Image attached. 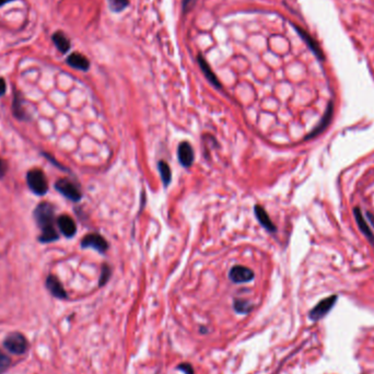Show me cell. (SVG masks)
Returning <instances> with one entry per match:
<instances>
[{
  "mask_svg": "<svg viewBox=\"0 0 374 374\" xmlns=\"http://www.w3.org/2000/svg\"><path fill=\"white\" fill-rule=\"evenodd\" d=\"M158 169H159L163 185L168 186L171 183V180H172V172H171L169 164L166 161H160L159 163H158Z\"/></svg>",
  "mask_w": 374,
  "mask_h": 374,
  "instance_id": "18",
  "label": "cell"
},
{
  "mask_svg": "<svg viewBox=\"0 0 374 374\" xmlns=\"http://www.w3.org/2000/svg\"><path fill=\"white\" fill-rule=\"evenodd\" d=\"M353 215H354V219H356V222L359 227L360 231L364 234V237L369 240L372 244H374V234L371 231L370 227L369 225H367L366 220L364 219L363 214H362V211H361V209L359 207H356L353 209Z\"/></svg>",
  "mask_w": 374,
  "mask_h": 374,
  "instance_id": "12",
  "label": "cell"
},
{
  "mask_svg": "<svg viewBox=\"0 0 374 374\" xmlns=\"http://www.w3.org/2000/svg\"><path fill=\"white\" fill-rule=\"evenodd\" d=\"M66 62L70 67L77 69V70L88 71L89 68H90V61L86 56L80 53H71L67 57Z\"/></svg>",
  "mask_w": 374,
  "mask_h": 374,
  "instance_id": "11",
  "label": "cell"
},
{
  "mask_svg": "<svg viewBox=\"0 0 374 374\" xmlns=\"http://www.w3.org/2000/svg\"><path fill=\"white\" fill-rule=\"evenodd\" d=\"M37 226L41 228L42 234L39 240L42 243L55 242L59 239V234L55 228V209L47 201L37 205L33 212Z\"/></svg>",
  "mask_w": 374,
  "mask_h": 374,
  "instance_id": "1",
  "label": "cell"
},
{
  "mask_svg": "<svg viewBox=\"0 0 374 374\" xmlns=\"http://www.w3.org/2000/svg\"><path fill=\"white\" fill-rule=\"evenodd\" d=\"M233 308H234V310H236L237 313L249 314L250 312H252V310H253V308H254V306H253V304L247 300L237 299V300H234Z\"/></svg>",
  "mask_w": 374,
  "mask_h": 374,
  "instance_id": "19",
  "label": "cell"
},
{
  "mask_svg": "<svg viewBox=\"0 0 374 374\" xmlns=\"http://www.w3.org/2000/svg\"><path fill=\"white\" fill-rule=\"evenodd\" d=\"M255 274L251 268H247L245 266L237 265L231 268L229 272L230 280L234 283H244L250 282L254 279Z\"/></svg>",
  "mask_w": 374,
  "mask_h": 374,
  "instance_id": "7",
  "label": "cell"
},
{
  "mask_svg": "<svg viewBox=\"0 0 374 374\" xmlns=\"http://www.w3.org/2000/svg\"><path fill=\"white\" fill-rule=\"evenodd\" d=\"M4 347L7 349L9 352L18 354V356H21V354L25 353V351L28 350V340L27 338L21 333H11L9 334L7 337L4 340Z\"/></svg>",
  "mask_w": 374,
  "mask_h": 374,
  "instance_id": "3",
  "label": "cell"
},
{
  "mask_svg": "<svg viewBox=\"0 0 374 374\" xmlns=\"http://www.w3.org/2000/svg\"><path fill=\"white\" fill-rule=\"evenodd\" d=\"M57 225H58V228L60 232L64 234V236L68 239H70L76 236V232H77V226H76V222L71 217H69L67 214H62L60 217L57 219Z\"/></svg>",
  "mask_w": 374,
  "mask_h": 374,
  "instance_id": "10",
  "label": "cell"
},
{
  "mask_svg": "<svg viewBox=\"0 0 374 374\" xmlns=\"http://www.w3.org/2000/svg\"><path fill=\"white\" fill-rule=\"evenodd\" d=\"M197 60H198V64H199V67L201 69L202 73L205 74V77L207 78V80L210 82V84L215 87L217 89H221L222 88V86H221L219 79L217 78V76L214 74V72L211 70L210 66H209V64L207 62V60L202 57L201 55H198L197 57Z\"/></svg>",
  "mask_w": 374,
  "mask_h": 374,
  "instance_id": "14",
  "label": "cell"
},
{
  "mask_svg": "<svg viewBox=\"0 0 374 374\" xmlns=\"http://www.w3.org/2000/svg\"><path fill=\"white\" fill-rule=\"evenodd\" d=\"M7 170H8V164L6 163V161L3 160L2 158H0V180H2L3 177L6 175V173H7Z\"/></svg>",
  "mask_w": 374,
  "mask_h": 374,
  "instance_id": "25",
  "label": "cell"
},
{
  "mask_svg": "<svg viewBox=\"0 0 374 374\" xmlns=\"http://www.w3.org/2000/svg\"><path fill=\"white\" fill-rule=\"evenodd\" d=\"M12 2H16V0H0V8H2L3 6L7 5V4H10Z\"/></svg>",
  "mask_w": 374,
  "mask_h": 374,
  "instance_id": "27",
  "label": "cell"
},
{
  "mask_svg": "<svg viewBox=\"0 0 374 374\" xmlns=\"http://www.w3.org/2000/svg\"><path fill=\"white\" fill-rule=\"evenodd\" d=\"M52 41L55 44L56 48L59 50L61 54H66L71 48V44L70 40L68 39L66 34L61 31H57L53 35H52Z\"/></svg>",
  "mask_w": 374,
  "mask_h": 374,
  "instance_id": "16",
  "label": "cell"
},
{
  "mask_svg": "<svg viewBox=\"0 0 374 374\" xmlns=\"http://www.w3.org/2000/svg\"><path fill=\"white\" fill-rule=\"evenodd\" d=\"M254 211H255V215L256 218L258 219L259 223H261L266 230H268L269 232H275L276 231V227L275 225L271 222V219L268 215V213L266 212L265 209L259 206V205H256L254 207Z\"/></svg>",
  "mask_w": 374,
  "mask_h": 374,
  "instance_id": "17",
  "label": "cell"
},
{
  "mask_svg": "<svg viewBox=\"0 0 374 374\" xmlns=\"http://www.w3.org/2000/svg\"><path fill=\"white\" fill-rule=\"evenodd\" d=\"M336 302H337V295H331L321 300L312 310L310 311L309 318L313 322H318L323 318H325L329 311L334 308Z\"/></svg>",
  "mask_w": 374,
  "mask_h": 374,
  "instance_id": "4",
  "label": "cell"
},
{
  "mask_svg": "<svg viewBox=\"0 0 374 374\" xmlns=\"http://www.w3.org/2000/svg\"><path fill=\"white\" fill-rule=\"evenodd\" d=\"M55 188L71 201L77 202L82 198L80 189L69 179H59L55 183Z\"/></svg>",
  "mask_w": 374,
  "mask_h": 374,
  "instance_id": "5",
  "label": "cell"
},
{
  "mask_svg": "<svg viewBox=\"0 0 374 374\" xmlns=\"http://www.w3.org/2000/svg\"><path fill=\"white\" fill-rule=\"evenodd\" d=\"M27 183L31 191L37 196H44L48 191V183L45 174L39 169L30 170L27 173Z\"/></svg>",
  "mask_w": 374,
  "mask_h": 374,
  "instance_id": "2",
  "label": "cell"
},
{
  "mask_svg": "<svg viewBox=\"0 0 374 374\" xmlns=\"http://www.w3.org/2000/svg\"><path fill=\"white\" fill-rule=\"evenodd\" d=\"M11 364V359L4 351L0 350V374H4L9 369Z\"/></svg>",
  "mask_w": 374,
  "mask_h": 374,
  "instance_id": "22",
  "label": "cell"
},
{
  "mask_svg": "<svg viewBox=\"0 0 374 374\" xmlns=\"http://www.w3.org/2000/svg\"><path fill=\"white\" fill-rule=\"evenodd\" d=\"M6 91H7V85H6L4 78H0V97H4Z\"/></svg>",
  "mask_w": 374,
  "mask_h": 374,
  "instance_id": "26",
  "label": "cell"
},
{
  "mask_svg": "<svg viewBox=\"0 0 374 374\" xmlns=\"http://www.w3.org/2000/svg\"><path fill=\"white\" fill-rule=\"evenodd\" d=\"M196 4H197V0H182L183 11L185 12V14L186 12H189L195 7Z\"/></svg>",
  "mask_w": 374,
  "mask_h": 374,
  "instance_id": "24",
  "label": "cell"
},
{
  "mask_svg": "<svg viewBox=\"0 0 374 374\" xmlns=\"http://www.w3.org/2000/svg\"><path fill=\"white\" fill-rule=\"evenodd\" d=\"M111 274H112L111 267H110L109 265L104 264V265L102 266V269H101V276H100V280H99V286H100V287L105 286L106 282L110 280Z\"/></svg>",
  "mask_w": 374,
  "mask_h": 374,
  "instance_id": "21",
  "label": "cell"
},
{
  "mask_svg": "<svg viewBox=\"0 0 374 374\" xmlns=\"http://www.w3.org/2000/svg\"><path fill=\"white\" fill-rule=\"evenodd\" d=\"M177 370L182 371L184 374H195L194 367L192 366L191 363H187V362L180 363L179 365H177Z\"/></svg>",
  "mask_w": 374,
  "mask_h": 374,
  "instance_id": "23",
  "label": "cell"
},
{
  "mask_svg": "<svg viewBox=\"0 0 374 374\" xmlns=\"http://www.w3.org/2000/svg\"><path fill=\"white\" fill-rule=\"evenodd\" d=\"M24 101L22 98V94L19 91H15L14 96V102H12V112L17 119L25 120L29 119V115L27 111L24 110Z\"/></svg>",
  "mask_w": 374,
  "mask_h": 374,
  "instance_id": "15",
  "label": "cell"
},
{
  "mask_svg": "<svg viewBox=\"0 0 374 374\" xmlns=\"http://www.w3.org/2000/svg\"><path fill=\"white\" fill-rule=\"evenodd\" d=\"M81 247L82 249H93L100 253H105L109 249V243L100 234L91 233L82 239Z\"/></svg>",
  "mask_w": 374,
  "mask_h": 374,
  "instance_id": "6",
  "label": "cell"
},
{
  "mask_svg": "<svg viewBox=\"0 0 374 374\" xmlns=\"http://www.w3.org/2000/svg\"><path fill=\"white\" fill-rule=\"evenodd\" d=\"M177 158H179V161L184 168L186 169L191 168L195 160L194 150L192 148V145L186 141H183L182 143H180L179 148H177Z\"/></svg>",
  "mask_w": 374,
  "mask_h": 374,
  "instance_id": "8",
  "label": "cell"
},
{
  "mask_svg": "<svg viewBox=\"0 0 374 374\" xmlns=\"http://www.w3.org/2000/svg\"><path fill=\"white\" fill-rule=\"evenodd\" d=\"M46 288L48 289L50 294L54 295L55 297H57V299L66 300L68 297V294L66 292L64 286H62L61 282L59 281V279L54 275H49L47 277Z\"/></svg>",
  "mask_w": 374,
  "mask_h": 374,
  "instance_id": "9",
  "label": "cell"
},
{
  "mask_svg": "<svg viewBox=\"0 0 374 374\" xmlns=\"http://www.w3.org/2000/svg\"><path fill=\"white\" fill-rule=\"evenodd\" d=\"M107 3L113 12H122L129 6V0H107Z\"/></svg>",
  "mask_w": 374,
  "mask_h": 374,
  "instance_id": "20",
  "label": "cell"
},
{
  "mask_svg": "<svg viewBox=\"0 0 374 374\" xmlns=\"http://www.w3.org/2000/svg\"><path fill=\"white\" fill-rule=\"evenodd\" d=\"M333 112H334L333 102H329V104L327 106V109L325 111L324 117L322 118V120L318 124V126H316V127L314 128V130L312 132H310L309 136H307V138H306L307 140H308V139H311V138H313L315 136L320 135L321 132H323V130H325V128L329 125V123H331L332 117H333Z\"/></svg>",
  "mask_w": 374,
  "mask_h": 374,
  "instance_id": "13",
  "label": "cell"
}]
</instances>
